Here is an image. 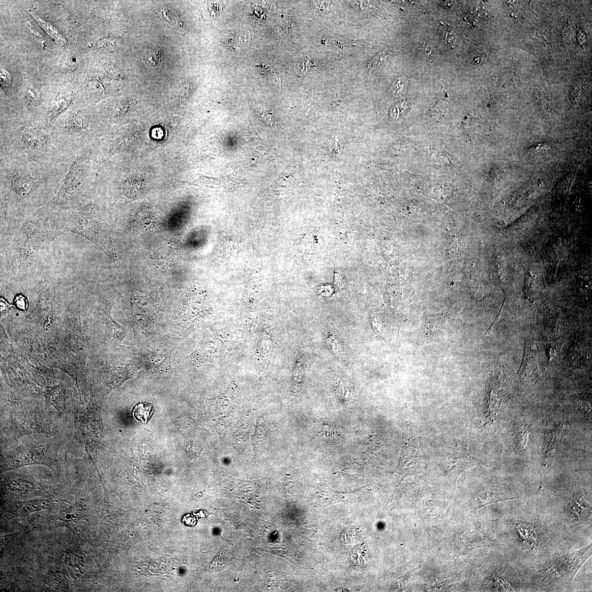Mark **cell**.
Returning a JSON list of instances; mask_svg holds the SVG:
<instances>
[{
    "instance_id": "6da1fadb",
    "label": "cell",
    "mask_w": 592,
    "mask_h": 592,
    "mask_svg": "<svg viewBox=\"0 0 592 592\" xmlns=\"http://www.w3.org/2000/svg\"><path fill=\"white\" fill-rule=\"evenodd\" d=\"M72 162H42L1 156L3 211L16 215L28 211L31 214L45 206L58 192Z\"/></svg>"
},
{
    "instance_id": "7a4b0ae2",
    "label": "cell",
    "mask_w": 592,
    "mask_h": 592,
    "mask_svg": "<svg viewBox=\"0 0 592 592\" xmlns=\"http://www.w3.org/2000/svg\"><path fill=\"white\" fill-rule=\"evenodd\" d=\"M62 234L52 229L45 209L35 211L2 246V272L18 277L46 272L51 245Z\"/></svg>"
},
{
    "instance_id": "3957f363",
    "label": "cell",
    "mask_w": 592,
    "mask_h": 592,
    "mask_svg": "<svg viewBox=\"0 0 592 592\" xmlns=\"http://www.w3.org/2000/svg\"><path fill=\"white\" fill-rule=\"evenodd\" d=\"M1 156L36 161H72L76 154L60 144L52 129L24 124L1 131Z\"/></svg>"
},
{
    "instance_id": "277c9868",
    "label": "cell",
    "mask_w": 592,
    "mask_h": 592,
    "mask_svg": "<svg viewBox=\"0 0 592 592\" xmlns=\"http://www.w3.org/2000/svg\"><path fill=\"white\" fill-rule=\"evenodd\" d=\"M92 156L91 146L77 153L63 178L58 192L43 207L48 212H67L90 202Z\"/></svg>"
},
{
    "instance_id": "5b68a950",
    "label": "cell",
    "mask_w": 592,
    "mask_h": 592,
    "mask_svg": "<svg viewBox=\"0 0 592 592\" xmlns=\"http://www.w3.org/2000/svg\"><path fill=\"white\" fill-rule=\"evenodd\" d=\"M49 220L53 230L79 235L112 253L109 230L93 202L67 212L49 213Z\"/></svg>"
},
{
    "instance_id": "8992f818",
    "label": "cell",
    "mask_w": 592,
    "mask_h": 592,
    "mask_svg": "<svg viewBox=\"0 0 592 592\" xmlns=\"http://www.w3.org/2000/svg\"><path fill=\"white\" fill-rule=\"evenodd\" d=\"M591 554V545L547 563L541 570V579L572 581L577 571Z\"/></svg>"
},
{
    "instance_id": "52a82bcc",
    "label": "cell",
    "mask_w": 592,
    "mask_h": 592,
    "mask_svg": "<svg viewBox=\"0 0 592 592\" xmlns=\"http://www.w3.org/2000/svg\"><path fill=\"white\" fill-rule=\"evenodd\" d=\"M515 528L520 539L528 546L534 548L539 545V534L532 524L520 521L516 524Z\"/></svg>"
},
{
    "instance_id": "ba28073f",
    "label": "cell",
    "mask_w": 592,
    "mask_h": 592,
    "mask_svg": "<svg viewBox=\"0 0 592 592\" xmlns=\"http://www.w3.org/2000/svg\"><path fill=\"white\" fill-rule=\"evenodd\" d=\"M463 127L465 133L471 140L481 139L485 135L484 125L479 119L467 116L463 122Z\"/></svg>"
},
{
    "instance_id": "9c48e42d",
    "label": "cell",
    "mask_w": 592,
    "mask_h": 592,
    "mask_svg": "<svg viewBox=\"0 0 592 592\" xmlns=\"http://www.w3.org/2000/svg\"><path fill=\"white\" fill-rule=\"evenodd\" d=\"M73 100L67 96H58L55 98L47 114L48 122L53 123L72 104Z\"/></svg>"
},
{
    "instance_id": "30bf717a",
    "label": "cell",
    "mask_w": 592,
    "mask_h": 592,
    "mask_svg": "<svg viewBox=\"0 0 592 592\" xmlns=\"http://www.w3.org/2000/svg\"><path fill=\"white\" fill-rule=\"evenodd\" d=\"M29 12L35 20L37 21L39 25L46 32L48 36L55 41L56 43H57L58 45H65L66 44L67 41L65 38L62 36L58 30L51 24L42 19L37 14L33 12V11L29 10Z\"/></svg>"
},
{
    "instance_id": "8fae6325",
    "label": "cell",
    "mask_w": 592,
    "mask_h": 592,
    "mask_svg": "<svg viewBox=\"0 0 592 592\" xmlns=\"http://www.w3.org/2000/svg\"><path fill=\"white\" fill-rule=\"evenodd\" d=\"M154 412L153 406L148 403H140L134 406L132 411L134 418L137 421L146 424Z\"/></svg>"
},
{
    "instance_id": "7c38bea8",
    "label": "cell",
    "mask_w": 592,
    "mask_h": 592,
    "mask_svg": "<svg viewBox=\"0 0 592 592\" xmlns=\"http://www.w3.org/2000/svg\"><path fill=\"white\" fill-rule=\"evenodd\" d=\"M446 320H434V319H427L425 320L424 323V332L426 333V336L429 337H436L438 336L442 331L445 329Z\"/></svg>"
},
{
    "instance_id": "4fadbf2b",
    "label": "cell",
    "mask_w": 592,
    "mask_h": 592,
    "mask_svg": "<svg viewBox=\"0 0 592 592\" xmlns=\"http://www.w3.org/2000/svg\"><path fill=\"white\" fill-rule=\"evenodd\" d=\"M572 513L575 517L580 518L582 515H586L591 513V507L586 498L583 496L574 497L571 507Z\"/></svg>"
},
{
    "instance_id": "5bb4252c",
    "label": "cell",
    "mask_w": 592,
    "mask_h": 592,
    "mask_svg": "<svg viewBox=\"0 0 592 592\" xmlns=\"http://www.w3.org/2000/svg\"><path fill=\"white\" fill-rule=\"evenodd\" d=\"M142 61L147 67L156 68L161 62V53L157 49H146L142 55Z\"/></svg>"
},
{
    "instance_id": "9a60e30c",
    "label": "cell",
    "mask_w": 592,
    "mask_h": 592,
    "mask_svg": "<svg viewBox=\"0 0 592 592\" xmlns=\"http://www.w3.org/2000/svg\"><path fill=\"white\" fill-rule=\"evenodd\" d=\"M327 343L331 350L337 356L342 357L345 354V348L343 343L338 340L334 334L330 333L327 336Z\"/></svg>"
},
{
    "instance_id": "2e32d148",
    "label": "cell",
    "mask_w": 592,
    "mask_h": 592,
    "mask_svg": "<svg viewBox=\"0 0 592 592\" xmlns=\"http://www.w3.org/2000/svg\"><path fill=\"white\" fill-rule=\"evenodd\" d=\"M25 101L28 107L37 108L41 103V97L37 90L29 88L26 92Z\"/></svg>"
},
{
    "instance_id": "e0dca14e",
    "label": "cell",
    "mask_w": 592,
    "mask_h": 592,
    "mask_svg": "<svg viewBox=\"0 0 592 592\" xmlns=\"http://www.w3.org/2000/svg\"><path fill=\"white\" fill-rule=\"evenodd\" d=\"M392 53V51L390 50H386L380 53L368 62V69L370 70L375 69L380 65V63Z\"/></svg>"
},
{
    "instance_id": "ac0fdd59",
    "label": "cell",
    "mask_w": 592,
    "mask_h": 592,
    "mask_svg": "<svg viewBox=\"0 0 592 592\" xmlns=\"http://www.w3.org/2000/svg\"><path fill=\"white\" fill-rule=\"evenodd\" d=\"M441 34L445 40L449 45H454L456 40L455 32L449 26H443L441 28Z\"/></svg>"
},
{
    "instance_id": "d6986e66",
    "label": "cell",
    "mask_w": 592,
    "mask_h": 592,
    "mask_svg": "<svg viewBox=\"0 0 592 592\" xmlns=\"http://www.w3.org/2000/svg\"><path fill=\"white\" fill-rule=\"evenodd\" d=\"M0 80H1L2 85L4 88H8L11 87L12 84V78L10 73L4 68L1 69V73H0Z\"/></svg>"
},
{
    "instance_id": "ffe728a7",
    "label": "cell",
    "mask_w": 592,
    "mask_h": 592,
    "mask_svg": "<svg viewBox=\"0 0 592 592\" xmlns=\"http://www.w3.org/2000/svg\"><path fill=\"white\" fill-rule=\"evenodd\" d=\"M448 105L446 101H439L435 105L434 108V114L436 115H444V112L447 110Z\"/></svg>"
},
{
    "instance_id": "44dd1931",
    "label": "cell",
    "mask_w": 592,
    "mask_h": 592,
    "mask_svg": "<svg viewBox=\"0 0 592 592\" xmlns=\"http://www.w3.org/2000/svg\"><path fill=\"white\" fill-rule=\"evenodd\" d=\"M261 116L263 117L264 121L267 122L268 125L271 126H274L276 124V121L271 112L267 111H263L261 112Z\"/></svg>"
},
{
    "instance_id": "7402d4cb",
    "label": "cell",
    "mask_w": 592,
    "mask_h": 592,
    "mask_svg": "<svg viewBox=\"0 0 592 592\" xmlns=\"http://www.w3.org/2000/svg\"><path fill=\"white\" fill-rule=\"evenodd\" d=\"M25 22L26 25H27V27H28V29H29L30 30V31L33 34H34V36L37 37V38L40 39L41 40V41H42V42H43V43H44V42L45 41H42V40H43V38H42V35L37 31L36 28H35L34 27V26L33 25V24L31 22V20L29 19H25Z\"/></svg>"
},
{
    "instance_id": "603a6c76",
    "label": "cell",
    "mask_w": 592,
    "mask_h": 592,
    "mask_svg": "<svg viewBox=\"0 0 592 592\" xmlns=\"http://www.w3.org/2000/svg\"><path fill=\"white\" fill-rule=\"evenodd\" d=\"M16 305L18 308L24 309L26 307V302L25 299L24 298L19 296V297L16 299Z\"/></svg>"
},
{
    "instance_id": "cb8c5ba5",
    "label": "cell",
    "mask_w": 592,
    "mask_h": 592,
    "mask_svg": "<svg viewBox=\"0 0 592 592\" xmlns=\"http://www.w3.org/2000/svg\"><path fill=\"white\" fill-rule=\"evenodd\" d=\"M578 39H579L581 45H583L585 44L586 38H585V35L582 31H580L579 33H578Z\"/></svg>"
}]
</instances>
